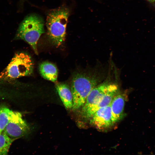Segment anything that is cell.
<instances>
[{
    "mask_svg": "<svg viewBox=\"0 0 155 155\" xmlns=\"http://www.w3.org/2000/svg\"><path fill=\"white\" fill-rule=\"evenodd\" d=\"M13 112L7 107H0V133L3 131L8 123Z\"/></svg>",
    "mask_w": 155,
    "mask_h": 155,
    "instance_id": "obj_13",
    "label": "cell"
},
{
    "mask_svg": "<svg viewBox=\"0 0 155 155\" xmlns=\"http://www.w3.org/2000/svg\"><path fill=\"white\" fill-rule=\"evenodd\" d=\"M5 81L0 80V97L5 98L8 96V93L5 88H3L2 86L4 84Z\"/></svg>",
    "mask_w": 155,
    "mask_h": 155,
    "instance_id": "obj_14",
    "label": "cell"
},
{
    "mask_svg": "<svg viewBox=\"0 0 155 155\" xmlns=\"http://www.w3.org/2000/svg\"><path fill=\"white\" fill-rule=\"evenodd\" d=\"M39 71L42 76L44 79L53 82L57 81L58 70L56 66L48 62H44L40 64Z\"/></svg>",
    "mask_w": 155,
    "mask_h": 155,
    "instance_id": "obj_11",
    "label": "cell"
},
{
    "mask_svg": "<svg viewBox=\"0 0 155 155\" xmlns=\"http://www.w3.org/2000/svg\"><path fill=\"white\" fill-rule=\"evenodd\" d=\"M30 131V127L23 119L22 114L13 111L3 131L9 137L15 140L27 134Z\"/></svg>",
    "mask_w": 155,
    "mask_h": 155,
    "instance_id": "obj_5",
    "label": "cell"
},
{
    "mask_svg": "<svg viewBox=\"0 0 155 155\" xmlns=\"http://www.w3.org/2000/svg\"><path fill=\"white\" fill-rule=\"evenodd\" d=\"M69 12L65 8L54 9L48 14L46 20L47 34L52 43L59 46L65 39Z\"/></svg>",
    "mask_w": 155,
    "mask_h": 155,
    "instance_id": "obj_2",
    "label": "cell"
},
{
    "mask_svg": "<svg viewBox=\"0 0 155 155\" xmlns=\"http://www.w3.org/2000/svg\"><path fill=\"white\" fill-rule=\"evenodd\" d=\"M44 32L42 19L37 16L30 15L26 17L20 24L15 38L26 42L32 46L36 54H38L37 42Z\"/></svg>",
    "mask_w": 155,
    "mask_h": 155,
    "instance_id": "obj_3",
    "label": "cell"
},
{
    "mask_svg": "<svg viewBox=\"0 0 155 155\" xmlns=\"http://www.w3.org/2000/svg\"><path fill=\"white\" fill-rule=\"evenodd\" d=\"M113 84L106 80L97 85L90 92L84 106L94 104L101 100L111 89Z\"/></svg>",
    "mask_w": 155,
    "mask_h": 155,
    "instance_id": "obj_8",
    "label": "cell"
},
{
    "mask_svg": "<svg viewBox=\"0 0 155 155\" xmlns=\"http://www.w3.org/2000/svg\"><path fill=\"white\" fill-rule=\"evenodd\" d=\"M55 87L66 109H72L73 105V98L69 86L65 84L58 83L56 84Z\"/></svg>",
    "mask_w": 155,
    "mask_h": 155,
    "instance_id": "obj_10",
    "label": "cell"
},
{
    "mask_svg": "<svg viewBox=\"0 0 155 155\" xmlns=\"http://www.w3.org/2000/svg\"><path fill=\"white\" fill-rule=\"evenodd\" d=\"M118 91V86L113 84L111 89L101 100L94 104L84 106L81 108V115L82 117L85 119L89 120L98 110L110 105Z\"/></svg>",
    "mask_w": 155,
    "mask_h": 155,
    "instance_id": "obj_6",
    "label": "cell"
},
{
    "mask_svg": "<svg viewBox=\"0 0 155 155\" xmlns=\"http://www.w3.org/2000/svg\"><path fill=\"white\" fill-rule=\"evenodd\" d=\"M33 61L30 56L24 53L15 55L6 68L0 73V80L8 81L32 73Z\"/></svg>",
    "mask_w": 155,
    "mask_h": 155,
    "instance_id": "obj_4",
    "label": "cell"
},
{
    "mask_svg": "<svg viewBox=\"0 0 155 155\" xmlns=\"http://www.w3.org/2000/svg\"><path fill=\"white\" fill-rule=\"evenodd\" d=\"M125 100L124 94L118 93L111 103L112 120L114 124L119 121L124 116Z\"/></svg>",
    "mask_w": 155,
    "mask_h": 155,
    "instance_id": "obj_9",
    "label": "cell"
},
{
    "mask_svg": "<svg viewBox=\"0 0 155 155\" xmlns=\"http://www.w3.org/2000/svg\"><path fill=\"white\" fill-rule=\"evenodd\" d=\"M90 123L99 129H104L112 127L113 123L110 104L97 111L89 119Z\"/></svg>",
    "mask_w": 155,
    "mask_h": 155,
    "instance_id": "obj_7",
    "label": "cell"
},
{
    "mask_svg": "<svg viewBox=\"0 0 155 155\" xmlns=\"http://www.w3.org/2000/svg\"><path fill=\"white\" fill-rule=\"evenodd\" d=\"M151 3H154L155 2V0H146Z\"/></svg>",
    "mask_w": 155,
    "mask_h": 155,
    "instance_id": "obj_15",
    "label": "cell"
},
{
    "mask_svg": "<svg viewBox=\"0 0 155 155\" xmlns=\"http://www.w3.org/2000/svg\"><path fill=\"white\" fill-rule=\"evenodd\" d=\"M14 140L3 131L0 133V155L7 154L11 145Z\"/></svg>",
    "mask_w": 155,
    "mask_h": 155,
    "instance_id": "obj_12",
    "label": "cell"
},
{
    "mask_svg": "<svg viewBox=\"0 0 155 155\" xmlns=\"http://www.w3.org/2000/svg\"><path fill=\"white\" fill-rule=\"evenodd\" d=\"M101 80L100 76L95 73L78 72L74 75L70 88L73 98V110L84 106L91 90Z\"/></svg>",
    "mask_w": 155,
    "mask_h": 155,
    "instance_id": "obj_1",
    "label": "cell"
}]
</instances>
